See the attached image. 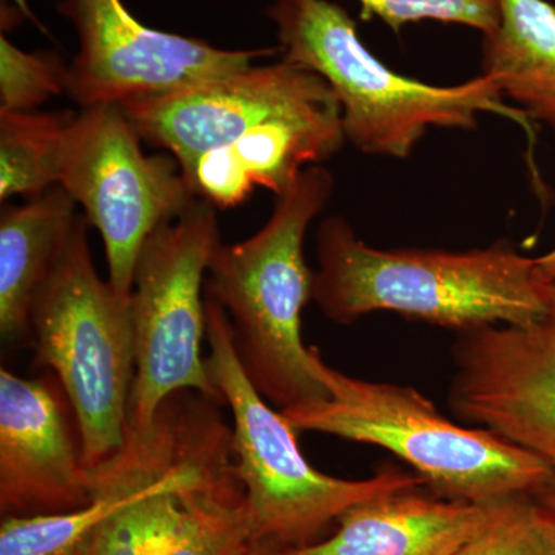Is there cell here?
Masks as SVG:
<instances>
[{
	"mask_svg": "<svg viewBox=\"0 0 555 555\" xmlns=\"http://www.w3.org/2000/svg\"><path fill=\"white\" fill-rule=\"evenodd\" d=\"M534 499L555 518V486L546 489V491L540 492Z\"/></svg>",
	"mask_w": 555,
	"mask_h": 555,
	"instance_id": "cb8c5ba5",
	"label": "cell"
},
{
	"mask_svg": "<svg viewBox=\"0 0 555 555\" xmlns=\"http://www.w3.org/2000/svg\"><path fill=\"white\" fill-rule=\"evenodd\" d=\"M281 60L321 76L341 108L346 141L364 155L408 159L430 129L476 130L494 115L532 133L531 119L481 73L459 86H433L387 67L361 42L357 22L331 0H273Z\"/></svg>",
	"mask_w": 555,
	"mask_h": 555,
	"instance_id": "3957f363",
	"label": "cell"
},
{
	"mask_svg": "<svg viewBox=\"0 0 555 555\" xmlns=\"http://www.w3.org/2000/svg\"><path fill=\"white\" fill-rule=\"evenodd\" d=\"M313 297L337 324L374 312L454 328L525 326L545 310L535 258L505 241L466 251L375 248L341 217L318 225Z\"/></svg>",
	"mask_w": 555,
	"mask_h": 555,
	"instance_id": "6da1fadb",
	"label": "cell"
},
{
	"mask_svg": "<svg viewBox=\"0 0 555 555\" xmlns=\"http://www.w3.org/2000/svg\"><path fill=\"white\" fill-rule=\"evenodd\" d=\"M89 221L78 215L67 246L30 313L36 360L53 369L75 412L87 469L126 444L134 374L131 298L120 297L91 258Z\"/></svg>",
	"mask_w": 555,
	"mask_h": 555,
	"instance_id": "8992f818",
	"label": "cell"
},
{
	"mask_svg": "<svg viewBox=\"0 0 555 555\" xmlns=\"http://www.w3.org/2000/svg\"><path fill=\"white\" fill-rule=\"evenodd\" d=\"M452 361L448 403L456 418L555 467V281L546 284L542 315L525 326L462 332Z\"/></svg>",
	"mask_w": 555,
	"mask_h": 555,
	"instance_id": "30bf717a",
	"label": "cell"
},
{
	"mask_svg": "<svg viewBox=\"0 0 555 555\" xmlns=\"http://www.w3.org/2000/svg\"><path fill=\"white\" fill-rule=\"evenodd\" d=\"M513 500L478 505L404 489L347 509L326 542L275 546L273 555H452L499 520Z\"/></svg>",
	"mask_w": 555,
	"mask_h": 555,
	"instance_id": "5bb4252c",
	"label": "cell"
},
{
	"mask_svg": "<svg viewBox=\"0 0 555 555\" xmlns=\"http://www.w3.org/2000/svg\"><path fill=\"white\" fill-rule=\"evenodd\" d=\"M207 371L233 415L235 474L246 492L251 542L312 545L350 507L404 489L422 488L418 474L383 467L366 480H343L310 466L297 429L255 389L240 363L224 309L206 295Z\"/></svg>",
	"mask_w": 555,
	"mask_h": 555,
	"instance_id": "5b68a950",
	"label": "cell"
},
{
	"mask_svg": "<svg viewBox=\"0 0 555 555\" xmlns=\"http://www.w3.org/2000/svg\"><path fill=\"white\" fill-rule=\"evenodd\" d=\"M83 466L60 398L42 379L0 371V511L50 516L91 502Z\"/></svg>",
	"mask_w": 555,
	"mask_h": 555,
	"instance_id": "7c38bea8",
	"label": "cell"
},
{
	"mask_svg": "<svg viewBox=\"0 0 555 555\" xmlns=\"http://www.w3.org/2000/svg\"><path fill=\"white\" fill-rule=\"evenodd\" d=\"M361 21L378 17L396 35L423 21L474 28L481 36L495 30L500 21L499 0H358Z\"/></svg>",
	"mask_w": 555,
	"mask_h": 555,
	"instance_id": "44dd1931",
	"label": "cell"
},
{
	"mask_svg": "<svg viewBox=\"0 0 555 555\" xmlns=\"http://www.w3.org/2000/svg\"><path fill=\"white\" fill-rule=\"evenodd\" d=\"M57 11L79 40L68 65L67 94L80 108L189 89L278 51L218 49L203 39L156 30L137 20L122 0H61Z\"/></svg>",
	"mask_w": 555,
	"mask_h": 555,
	"instance_id": "9c48e42d",
	"label": "cell"
},
{
	"mask_svg": "<svg viewBox=\"0 0 555 555\" xmlns=\"http://www.w3.org/2000/svg\"><path fill=\"white\" fill-rule=\"evenodd\" d=\"M537 276L542 283L555 281V247L542 257L535 258Z\"/></svg>",
	"mask_w": 555,
	"mask_h": 555,
	"instance_id": "603a6c76",
	"label": "cell"
},
{
	"mask_svg": "<svg viewBox=\"0 0 555 555\" xmlns=\"http://www.w3.org/2000/svg\"><path fill=\"white\" fill-rule=\"evenodd\" d=\"M452 555H555V518L534 496H518L499 520Z\"/></svg>",
	"mask_w": 555,
	"mask_h": 555,
	"instance_id": "ffe728a7",
	"label": "cell"
},
{
	"mask_svg": "<svg viewBox=\"0 0 555 555\" xmlns=\"http://www.w3.org/2000/svg\"><path fill=\"white\" fill-rule=\"evenodd\" d=\"M219 243L217 208L198 198L142 246L131 294L137 374L129 429H147L164 401L182 390L225 404L201 356L206 275Z\"/></svg>",
	"mask_w": 555,
	"mask_h": 555,
	"instance_id": "52a82bcc",
	"label": "cell"
},
{
	"mask_svg": "<svg viewBox=\"0 0 555 555\" xmlns=\"http://www.w3.org/2000/svg\"><path fill=\"white\" fill-rule=\"evenodd\" d=\"M73 112L0 109V201L35 199L60 185Z\"/></svg>",
	"mask_w": 555,
	"mask_h": 555,
	"instance_id": "ac0fdd59",
	"label": "cell"
},
{
	"mask_svg": "<svg viewBox=\"0 0 555 555\" xmlns=\"http://www.w3.org/2000/svg\"><path fill=\"white\" fill-rule=\"evenodd\" d=\"M334 189L326 167L302 170L276 196L268 222L241 243L221 241L208 264L206 295L229 318L240 363L255 389L281 411L328 397L315 371L318 349L305 347L301 323L315 275L305 240Z\"/></svg>",
	"mask_w": 555,
	"mask_h": 555,
	"instance_id": "7a4b0ae2",
	"label": "cell"
},
{
	"mask_svg": "<svg viewBox=\"0 0 555 555\" xmlns=\"http://www.w3.org/2000/svg\"><path fill=\"white\" fill-rule=\"evenodd\" d=\"M2 28L3 30H11L14 25L20 24L22 20L31 21L33 24L38 25L40 30L46 31V28L40 25L38 17L35 16L27 0H2Z\"/></svg>",
	"mask_w": 555,
	"mask_h": 555,
	"instance_id": "7402d4cb",
	"label": "cell"
},
{
	"mask_svg": "<svg viewBox=\"0 0 555 555\" xmlns=\"http://www.w3.org/2000/svg\"><path fill=\"white\" fill-rule=\"evenodd\" d=\"M68 65L51 51L21 50L0 36V109L35 112L67 93Z\"/></svg>",
	"mask_w": 555,
	"mask_h": 555,
	"instance_id": "d6986e66",
	"label": "cell"
},
{
	"mask_svg": "<svg viewBox=\"0 0 555 555\" xmlns=\"http://www.w3.org/2000/svg\"><path fill=\"white\" fill-rule=\"evenodd\" d=\"M346 142L337 100L273 116L238 139L204 153L184 177L199 199L219 210L243 204L255 189L283 195L310 166L337 155Z\"/></svg>",
	"mask_w": 555,
	"mask_h": 555,
	"instance_id": "4fadbf2b",
	"label": "cell"
},
{
	"mask_svg": "<svg viewBox=\"0 0 555 555\" xmlns=\"http://www.w3.org/2000/svg\"><path fill=\"white\" fill-rule=\"evenodd\" d=\"M75 199L61 185L0 215V334L16 341L30 332L33 302L67 246Z\"/></svg>",
	"mask_w": 555,
	"mask_h": 555,
	"instance_id": "9a60e30c",
	"label": "cell"
},
{
	"mask_svg": "<svg viewBox=\"0 0 555 555\" xmlns=\"http://www.w3.org/2000/svg\"><path fill=\"white\" fill-rule=\"evenodd\" d=\"M251 543L246 492L232 456L185 492L167 555H244Z\"/></svg>",
	"mask_w": 555,
	"mask_h": 555,
	"instance_id": "e0dca14e",
	"label": "cell"
},
{
	"mask_svg": "<svg viewBox=\"0 0 555 555\" xmlns=\"http://www.w3.org/2000/svg\"><path fill=\"white\" fill-rule=\"evenodd\" d=\"M133 124L118 104L80 108L69 124L60 185L100 232L108 281L131 298L142 246L198 196L173 156L145 155Z\"/></svg>",
	"mask_w": 555,
	"mask_h": 555,
	"instance_id": "ba28073f",
	"label": "cell"
},
{
	"mask_svg": "<svg viewBox=\"0 0 555 555\" xmlns=\"http://www.w3.org/2000/svg\"><path fill=\"white\" fill-rule=\"evenodd\" d=\"M337 100L317 73L284 60L251 65L189 89L119 104L142 141L166 150L182 173L262 120Z\"/></svg>",
	"mask_w": 555,
	"mask_h": 555,
	"instance_id": "8fae6325",
	"label": "cell"
},
{
	"mask_svg": "<svg viewBox=\"0 0 555 555\" xmlns=\"http://www.w3.org/2000/svg\"><path fill=\"white\" fill-rule=\"evenodd\" d=\"M328 397L283 409L298 433L327 434L392 452L434 495L455 502H505L555 486V467L483 427L455 425L414 387L341 374L317 356Z\"/></svg>",
	"mask_w": 555,
	"mask_h": 555,
	"instance_id": "277c9868",
	"label": "cell"
},
{
	"mask_svg": "<svg viewBox=\"0 0 555 555\" xmlns=\"http://www.w3.org/2000/svg\"><path fill=\"white\" fill-rule=\"evenodd\" d=\"M273 547L269 543H251L244 555H273Z\"/></svg>",
	"mask_w": 555,
	"mask_h": 555,
	"instance_id": "d4e9b609",
	"label": "cell"
},
{
	"mask_svg": "<svg viewBox=\"0 0 555 555\" xmlns=\"http://www.w3.org/2000/svg\"><path fill=\"white\" fill-rule=\"evenodd\" d=\"M500 21L483 36V75L529 119L555 131V5L499 0Z\"/></svg>",
	"mask_w": 555,
	"mask_h": 555,
	"instance_id": "2e32d148",
	"label": "cell"
}]
</instances>
